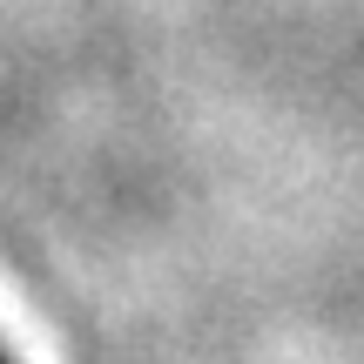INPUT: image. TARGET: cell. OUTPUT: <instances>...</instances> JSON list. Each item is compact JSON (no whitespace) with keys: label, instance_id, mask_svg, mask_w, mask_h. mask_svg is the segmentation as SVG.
Returning a JSON list of instances; mask_svg holds the SVG:
<instances>
[{"label":"cell","instance_id":"obj_1","mask_svg":"<svg viewBox=\"0 0 364 364\" xmlns=\"http://www.w3.org/2000/svg\"><path fill=\"white\" fill-rule=\"evenodd\" d=\"M0 364H7V358H0Z\"/></svg>","mask_w":364,"mask_h":364}]
</instances>
